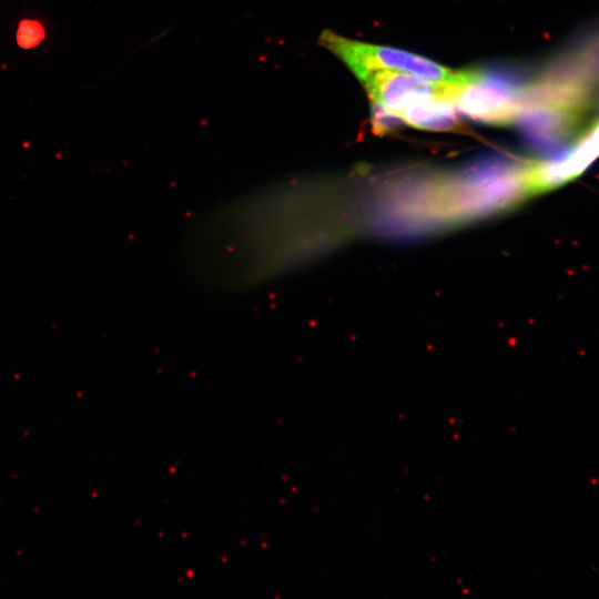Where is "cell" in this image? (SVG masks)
Returning <instances> with one entry per match:
<instances>
[{
	"mask_svg": "<svg viewBox=\"0 0 599 599\" xmlns=\"http://www.w3.org/2000/svg\"><path fill=\"white\" fill-rule=\"evenodd\" d=\"M410 126L446 131L458 125L455 104L450 98L434 97L407 106L397 114Z\"/></svg>",
	"mask_w": 599,
	"mask_h": 599,
	"instance_id": "277c9868",
	"label": "cell"
},
{
	"mask_svg": "<svg viewBox=\"0 0 599 599\" xmlns=\"http://www.w3.org/2000/svg\"><path fill=\"white\" fill-rule=\"evenodd\" d=\"M362 83L373 104L398 114L417 102L434 98L451 99L454 85L396 70H378L363 78Z\"/></svg>",
	"mask_w": 599,
	"mask_h": 599,
	"instance_id": "3957f363",
	"label": "cell"
},
{
	"mask_svg": "<svg viewBox=\"0 0 599 599\" xmlns=\"http://www.w3.org/2000/svg\"><path fill=\"white\" fill-rule=\"evenodd\" d=\"M319 42L344 61L359 80L378 70L404 71L454 87L464 84L469 78V70L453 71L410 52L349 40L332 31H324Z\"/></svg>",
	"mask_w": 599,
	"mask_h": 599,
	"instance_id": "6da1fadb",
	"label": "cell"
},
{
	"mask_svg": "<svg viewBox=\"0 0 599 599\" xmlns=\"http://www.w3.org/2000/svg\"><path fill=\"white\" fill-rule=\"evenodd\" d=\"M42 24L34 20H24L20 23L17 32V42L23 49L37 47L44 38Z\"/></svg>",
	"mask_w": 599,
	"mask_h": 599,
	"instance_id": "5b68a950",
	"label": "cell"
},
{
	"mask_svg": "<svg viewBox=\"0 0 599 599\" xmlns=\"http://www.w3.org/2000/svg\"><path fill=\"white\" fill-rule=\"evenodd\" d=\"M524 92L511 74L470 70L469 79L454 90L451 99L455 106L471 120L505 124L520 112Z\"/></svg>",
	"mask_w": 599,
	"mask_h": 599,
	"instance_id": "7a4b0ae2",
	"label": "cell"
}]
</instances>
